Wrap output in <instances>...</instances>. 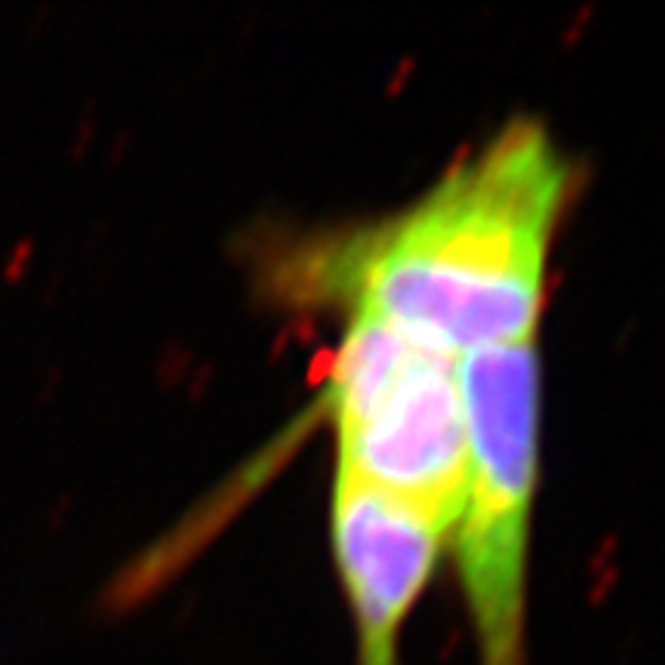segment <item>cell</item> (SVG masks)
Segmentation results:
<instances>
[{"label": "cell", "instance_id": "1", "mask_svg": "<svg viewBox=\"0 0 665 665\" xmlns=\"http://www.w3.org/2000/svg\"><path fill=\"white\" fill-rule=\"evenodd\" d=\"M573 185L576 166L552 129L520 114L410 204L284 244L271 290L342 317L379 315L453 354L539 336Z\"/></svg>", "mask_w": 665, "mask_h": 665}, {"label": "cell", "instance_id": "2", "mask_svg": "<svg viewBox=\"0 0 665 665\" xmlns=\"http://www.w3.org/2000/svg\"><path fill=\"white\" fill-rule=\"evenodd\" d=\"M321 407L336 474L450 539L466 483L459 354L379 315H345Z\"/></svg>", "mask_w": 665, "mask_h": 665}, {"label": "cell", "instance_id": "3", "mask_svg": "<svg viewBox=\"0 0 665 665\" xmlns=\"http://www.w3.org/2000/svg\"><path fill=\"white\" fill-rule=\"evenodd\" d=\"M539 379V336L459 354L466 483L447 545H453L481 665H527Z\"/></svg>", "mask_w": 665, "mask_h": 665}, {"label": "cell", "instance_id": "4", "mask_svg": "<svg viewBox=\"0 0 665 665\" xmlns=\"http://www.w3.org/2000/svg\"><path fill=\"white\" fill-rule=\"evenodd\" d=\"M330 539L354 628L358 665H401V634L447 536L413 511L332 478Z\"/></svg>", "mask_w": 665, "mask_h": 665}, {"label": "cell", "instance_id": "5", "mask_svg": "<svg viewBox=\"0 0 665 665\" xmlns=\"http://www.w3.org/2000/svg\"><path fill=\"white\" fill-rule=\"evenodd\" d=\"M28 247H31V244H19V250H16V256H13V259H10V262H6V265H4V274H6V278H13V274H16V271H19V265H22V259H25V256H28Z\"/></svg>", "mask_w": 665, "mask_h": 665}]
</instances>
